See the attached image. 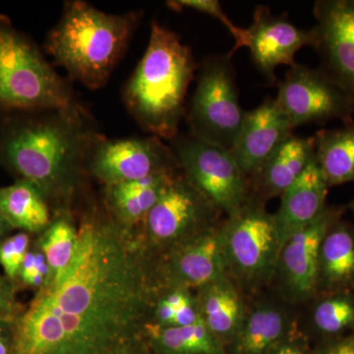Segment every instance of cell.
<instances>
[{"mask_svg":"<svg viewBox=\"0 0 354 354\" xmlns=\"http://www.w3.org/2000/svg\"><path fill=\"white\" fill-rule=\"evenodd\" d=\"M160 290L138 230L94 207L69 264L14 319L12 354H111L143 337Z\"/></svg>","mask_w":354,"mask_h":354,"instance_id":"6da1fadb","label":"cell"},{"mask_svg":"<svg viewBox=\"0 0 354 354\" xmlns=\"http://www.w3.org/2000/svg\"><path fill=\"white\" fill-rule=\"evenodd\" d=\"M24 113L0 127V162L38 186L57 212L70 211L102 135L81 104Z\"/></svg>","mask_w":354,"mask_h":354,"instance_id":"7a4b0ae2","label":"cell"},{"mask_svg":"<svg viewBox=\"0 0 354 354\" xmlns=\"http://www.w3.org/2000/svg\"><path fill=\"white\" fill-rule=\"evenodd\" d=\"M196 67L189 46L153 21L145 53L123 90L125 108L144 131L169 141L178 136Z\"/></svg>","mask_w":354,"mask_h":354,"instance_id":"3957f363","label":"cell"},{"mask_svg":"<svg viewBox=\"0 0 354 354\" xmlns=\"http://www.w3.org/2000/svg\"><path fill=\"white\" fill-rule=\"evenodd\" d=\"M140 18L136 11L106 13L86 1H66L44 48L73 80L97 90L124 55Z\"/></svg>","mask_w":354,"mask_h":354,"instance_id":"277c9868","label":"cell"},{"mask_svg":"<svg viewBox=\"0 0 354 354\" xmlns=\"http://www.w3.org/2000/svg\"><path fill=\"white\" fill-rule=\"evenodd\" d=\"M78 104L38 46L0 14V111L32 113Z\"/></svg>","mask_w":354,"mask_h":354,"instance_id":"5b68a950","label":"cell"},{"mask_svg":"<svg viewBox=\"0 0 354 354\" xmlns=\"http://www.w3.org/2000/svg\"><path fill=\"white\" fill-rule=\"evenodd\" d=\"M220 230L225 274L246 297L272 286L283 242L265 203L250 197L239 211L221 221Z\"/></svg>","mask_w":354,"mask_h":354,"instance_id":"8992f818","label":"cell"},{"mask_svg":"<svg viewBox=\"0 0 354 354\" xmlns=\"http://www.w3.org/2000/svg\"><path fill=\"white\" fill-rule=\"evenodd\" d=\"M245 113L239 102L232 57L216 55L203 60L189 109L185 113L189 135L230 151Z\"/></svg>","mask_w":354,"mask_h":354,"instance_id":"52a82bcc","label":"cell"},{"mask_svg":"<svg viewBox=\"0 0 354 354\" xmlns=\"http://www.w3.org/2000/svg\"><path fill=\"white\" fill-rule=\"evenodd\" d=\"M181 174L225 218L250 199L248 178L230 151L180 135L171 141Z\"/></svg>","mask_w":354,"mask_h":354,"instance_id":"ba28073f","label":"cell"},{"mask_svg":"<svg viewBox=\"0 0 354 354\" xmlns=\"http://www.w3.org/2000/svg\"><path fill=\"white\" fill-rule=\"evenodd\" d=\"M221 216L180 171L147 216L140 234L158 257L218 225Z\"/></svg>","mask_w":354,"mask_h":354,"instance_id":"9c48e42d","label":"cell"},{"mask_svg":"<svg viewBox=\"0 0 354 354\" xmlns=\"http://www.w3.org/2000/svg\"><path fill=\"white\" fill-rule=\"evenodd\" d=\"M279 108L295 129L307 123L339 120L354 121V106L348 95L321 68L295 64L279 84Z\"/></svg>","mask_w":354,"mask_h":354,"instance_id":"30bf717a","label":"cell"},{"mask_svg":"<svg viewBox=\"0 0 354 354\" xmlns=\"http://www.w3.org/2000/svg\"><path fill=\"white\" fill-rule=\"evenodd\" d=\"M180 171L171 147L162 139H108L102 136L88 158V174L104 186L140 180L165 172Z\"/></svg>","mask_w":354,"mask_h":354,"instance_id":"8fae6325","label":"cell"},{"mask_svg":"<svg viewBox=\"0 0 354 354\" xmlns=\"http://www.w3.org/2000/svg\"><path fill=\"white\" fill-rule=\"evenodd\" d=\"M346 209V207L327 206L315 221L283 242L272 283L279 299L297 306L308 304L315 297L321 242Z\"/></svg>","mask_w":354,"mask_h":354,"instance_id":"7c38bea8","label":"cell"},{"mask_svg":"<svg viewBox=\"0 0 354 354\" xmlns=\"http://www.w3.org/2000/svg\"><path fill=\"white\" fill-rule=\"evenodd\" d=\"M313 48L320 68L348 95L354 106V0H319Z\"/></svg>","mask_w":354,"mask_h":354,"instance_id":"4fadbf2b","label":"cell"},{"mask_svg":"<svg viewBox=\"0 0 354 354\" xmlns=\"http://www.w3.org/2000/svg\"><path fill=\"white\" fill-rule=\"evenodd\" d=\"M221 223L194 239L153 257L160 288H180L195 292L225 274Z\"/></svg>","mask_w":354,"mask_h":354,"instance_id":"5bb4252c","label":"cell"},{"mask_svg":"<svg viewBox=\"0 0 354 354\" xmlns=\"http://www.w3.org/2000/svg\"><path fill=\"white\" fill-rule=\"evenodd\" d=\"M248 32V48L254 64L269 82L277 81L276 70L279 65L292 66L298 50L314 46L316 32L293 25L283 16H277L266 6L254 10L253 24Z\"/></svg>","mask_w":354,"mask_h":354,"instance_id":"9a60e30c","label":"cell"},{"mask_svg":"<svg viewBox=\"0 0 354 354\" xmlns=\"http://www.w3.org/2000/svg\"><path fill=\"white\" fill-rule=\"evenodd\" d=\"M292 130L274 99L268 97L258 108L246 111L230 153L247 178L292 135Z\"/></svg>","mask_w":354,"mask_h":354,"instance_id":"2e32d148","label":"cell"},{"mask_svg":"<svg viewBox=\"0 0 354 354\" xmlns=\"http://www.w3.org/2000/svg\"><path fill=\"white\" fill-rule=\"evenodd\" d=\"M315 157V139L291 135L249 177L251 197L265 203L281 197Z\"/></svg>","mask_w":354,"mask_h":354,"instance_id":"e0dca14e","label":"cell"},{"mask_svg":"<svg viewBox=\"0 0 354 354\" xmlns=\"http://www.w3.org/2000/svg\"><path fill=\"white\" fill-rule=\"evenodd\" d=\"M297 324L290 305L279 297L257 298L249 304L243 325L227 354H267Z\"/></svg>","mask_w":354,"mask_h":354,"instance_id":"ac0fdd59","label":"cell"},{"mask_svg":"<svg viewBox=\"0 0 354 354\" xmlns=\"http://www.w3.org/2000/svg\"><path fill=\"white\" fill-rule=\"evenodd\" d=\"M202 322L225 346L239 335L249 304L246 295L227 274L195 291Z\"/></svg>","mask_w":354,"mask_h":354,"instance_id":"d6986e66","label":"cell"},{"mask_svg":"<svg viewBox=\"0 0 354 354\" xmlns=\"http://www.w3.org/2000/svg\"><path fill=\"white\" fill-rule=\"evenodd\" d=\"M329 188L314 157L304 174L281 195L279 211L274 214L283 243L327 208Z\"/></svg>","mask_w":354,"mask_h":354,"instance_id":"ffe728a7","label":"cell"},{"mask_svg":"<svg viewBox=\"0 0 354 354\" xmlns=\"http://www.w3.org/2000/svg\"><path fill=\"white\" fill-rule=\"evenodd\" d=\"M180 171L104 187V207L121 227L139 230L167 186Z\"/></svg>","mask_w":354,"mask_h":354,"instance_id":"44dd1931","label":"cell"},{"mask_svg":"<svg viewBox=\"0 0 354 354\" xmlns=\"http://www.w3.org/2000/svg\"><path fill=\"white\" fill-rule=\"evenodd\" d=\"M339 291H354V225L342 218L321 242L316 295Z\"/></svg>","mask_w":354,"mask_h":354,"instance_id":"7402d4cb","label":"cell"},{"mask_svg":"<svg viewBox=\"0 0 354 354\" xmlns=\"http://www.w3.org/2000/svg\"><path fill=\"white\" fill-rule=\"evenodd\" d=\"M0 216L11 230L30 234H41L53 218L50 202L41 190L22 178L0 187Z\"/></svg>","mask_w":354,"mask_h":354,"instance_id":"603a6c76","label":"cell"},{"mask_svg":"<svg viewBox=\"0 0 354 354\" xmlns=\"http://www.w3.org/2000/svg\"><path fill=\"white\" fill-rule=\"evenodd\" d=\"M143 339L152 354H227L225 346L202 321L169 328L147 323Z\"/></svg>","mask_w":354,"mask_h":354,"instance_id":"cb8c5ba5","label":"cell"},{"mask_svg":"<svg viewBox=\"0 0 354 354\" xmlns=\"http://www.w3.org/2000/svg\"><path fill=\"white\" fill-rule=\"evenodd\" d=\"M315 160L329 186L354 183V121L315 136Z\"/></svg>","mask_w":354,"mask_h":354,"instance_id":"d4e9b609","label":"cell"},{"mask_svg":"<svg viewBox=\"0 0 354 354\" xmlns=\"http://www.w3.org/2000/svg\"><path fill=\"white\" fill-rule=\"evenodd\" d=\"M307 304L309 332L317 342L354 334V291L316 295Z\"/></svg>","mask_w":354,"mask_h":354,"instance_id":"484cf974","label":"cell"},{"mask_svg":"<svg viewBox=\"0 0 354 354\" xmlns=\"http://www.w3.org/2000/svg\"><path fill=\"white\" fill-rule=\"evenodd\" d=\"M77 241L78 227L70 211L55 212L50 225L39 234L38 239V248L50 268V276L62 271L69 264Z\"/></svg>","mask_w":354,"mask_h":354,"instance_id":"4316f807","label":"cell"},{"mask_svg":"<svg viewBox=\"0 0 354 354\" xmlns=\"http://www.w3.org/2000/svg\"><path fill=\"white\" fill-rule=\"evenodd\" d=\"M201 320L196 295L180 288H160L153 304L151 324L158 327H183Z\"/></svg>","mask_w":354,"mask_h":354,"instance_id":"83f0119b","label":"cell"},{"mask_svg":"<svg viewBox=\"0 0 354 354\" xmlns=\"http://www.w3.org/2000/svg\"><path fill=\"white\" fill-rule=\"evenodd\" d=\"M167 6L177 12L183 10L197 11V12L207 14V15L212 16L220 21L221 24L227 28L230 35L234 37L235 41L234 48L228 53L230 57L239 48H248L249 39L247 29L234 25L223 11V7L218 0H169V1H167Z\"/></svg>","mask_w":354,"mask_h":354,"instance_id":"f1b7e54d","label":"cell"},{"mask_svg":"<svg viewBox=\"0 0 354 354\" xmlns=\"http://www.w3.org/2000/svg\"><path fill=\"white\" fill-rule=\"evenodd\" d=\"M31 245V236L21 232L12 236L6 237L0 242V266L4 274L10 281H18L21 268Z\"/></svg>","mask_w":354,"mask_h":354,"instance_id":"f546056e","label":"cell"},{"mask_svg":"<svg viewBox=\"0 0 354 354\" xmlns=\"http://www.w3.org/2000/svg\"><path fill=\"white\" fill-rule=\"evenodd\" d=\"M50 276V268L39 248L30 249L26 255L18 281L23 285L39 290Z\"/></svg>","mask_w":354,"mask_h":354,"instance_id":"4dcf8cb0","label":"cell"},{"mask_svg":"<svg viewBox=\"0 0 354 354\" xmlns=\"http://www.w3.org/2000/svg\"><path fill=\"white\" fill-rule=\"evenodd\" d=\"M267 354H314V351L308 335L304 330L300 329L298 323L290 334Z\"/></svg>","mask_w":354,"mask_h":354,"instance_id":"1f68e13d","label":"cell"},{"mask_svg":"<svg viewBox=\"0 0 354 354\" xmlns=\"http://www.w3.org/2000/svg\"><path fill=\"white\" fill-rule=\"evenodd\" d=\"M21 312L16 299L15 283L0 276V320L14 321Z\"/></svg>","mask_w":354,"mask_h":354,"instance_id":"d6a6232c","label":"cell"},{"mask_svg":"<svg viewBox=\"0 0 354 354\" xmlns=\"http://www.w3.org/2000/svg\"><path fill=\"white\" fill-rule=\"evenodd\" d=\"M314 354H354V334L330 341L317 342Z\"/></svg>","mask_w":354,"mask_h":354,"instance_id":"836d02e7","label":"cell"},{"mask_svg":"<svg viewBox=\"0 0 354 354\" xmlns=\"http://www.w3.org/2000/svg\"><path fill=\"white\" fill-rule=\"evenodd\" d=\"M13 321L0 320V354H12Z\"/></svg>","mask_w":354,"mask_h":354,"instance_id":"e575fe53","label":"cell"},{"mask_svg":"<svg viewBox=\"0 0 354 354\" xmlns=\"http://www.w3.org/2000/svg\"><path fill=\"white\" fill-rule=\"evenodd\" d=\"M111 354H151L143 337L125 342Z\"/></svg>","mask_w":354,"mask_h":354,"instance_id":"d590c367","label":"cell"},{"mask_svg":"<svg viewBox=\"0 0 354 354\" xmlns=\"http://www.w3.org/2000/svg\"><path fill=\"white\" fill-rule=\"evenodd\" d=\"M11 227H9L8 225H7V223L6 221L2 218V216H0V242L3 241L4 239H6V234H7V232L8 230H10Z\"/></svg>","mask_w":354,"mask_h":354,"instance_id":"8d00e7d4","label":"cell"},{"mask_svg":"<svg viewBox=\"0 0 354 354\" xmlns=\"http://www.w3.org/2000/svg\"><path fill=\"white\" fill-rule=\"evenodd\" d=\"M348 208L351 209V212H353L354 215V199L353 201L351 202V204H349Z\"/></svg>","mask_w":354,"mask_h":354,"instance_id":"74e56055","label":"cell"}]
</instances>
